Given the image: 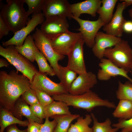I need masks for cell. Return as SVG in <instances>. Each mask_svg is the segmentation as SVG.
<instances>
[{
	"label": "cell",
	"instance_id": "60d3db41",
	"mask_svg": "<svg viewBox=\"0 0 132 132\" xmlns=\"http://www.w3.org/2000/svg\"><path fill=\"white\" fill-rule=\"evenodd\" d=\"M9 63L6 59L2 58L0 59V67H7L9 65Z\"/></svg>",
	"mask_w": 132,
	"mask_h": 132
},
{
	"label": "cell",
	"instance_id": "74e56055",
	"mask_svg": "<svg viewBox=\"0 0 132 132\" xmlns=\"http://www.w3.org/2000/svg\"><path fill=\"white\" fill-rule=\"evenodd\" d=\"M27 129V132H38L40 124L34 121L29 122Z\"/></svg>",
	"mask_w": 132,
	"mask_h": 132
},
{
	"label": "cell",
	"instance_id": "ba28073f",
	"mask_svg": "<svg viewBox=\"0 0 132 132\" xmlns=\"http://www.w3.org/2000/svg\"><path fill=\"white\" fill-rule=\"evenodd\" d=\"M81 37L80 32L68 30L50 39L52 47L56 52L61 55L67 56Z\"/></svg>",
	"mask_w": 132,
	"mask_h": 132
},
{
	"label": "cell",
	"instance_id": "484cf974",
	"mask_svg": "<svg viewBox=\"0 0 132 132\" xmlns=\"http://www.w3.org/2000/svg\"><path fill=\"white\" fill-rule=\"evenodd\" d=\"M92 121L91 115L86 114L84 118L80 116L76 122L70 124L68 132H93L89 126Z\"/></svg>",
	"mask_w": 132,
	"mask_h": 132
},
{
	"label": "cell",
	"instance_id": "d6986e66",
	"mask_svg": "<svg viewBox=\"0 0 132 132\" xmlns=\"http://www.w3.org/2000/svg\"><path fill=\"white\" fill-rule=\"evenodd\" d=\"M11 112L15 117L21 120L23 116L27 118L29 122L34 121L40 124L43 122V120L34 116L30 107L20 97L16 101Z\"/></svg>",
	"mask_w": 132,
	"mask_h": 132
},
{
	"label": "cell",
	"instance_id": "9c48e42d",
	"mask_svg": "<svg viewBox=\"0 0 132 132\" xmlns=\"http://www.w3.org/2000/svg\"><path fill=\"white\" fill-rule=\"evenodd\" d=\"M45 18L42 12L33 14L26 26L14 33L13 36L10 39L2 42L3 46L6 47L10 45L22 46L26 37L38 25L43 23L45 20Z\"/></svg>",
	"mask_w": 132,
	"mask_h": 132
},
{
	"label": "cell",
	"instance_id": "603a6c76",
	"mask_svg": "<svg viewBox=\"0 0 132 132\" xmlns=\"http://www.w3.org/2000/svg\"><path fill=\"white\" fill-rule=\"evenodd\" d=\"M117 0H102V6L97 11L100 18L105 25L109 23L112 19L113 10L118 1Z\"/></svg>",
	"mask_w": 132,
	"mask_h": 132
},
{
	"label": "cell",
	"instance_id": "8fae6325",
	"mask_svg": "<svg viewBox=\"0 0 132 132\" xmlns=\"http://www.w3.org/2000/svg\"><path fill=\"white\" fill-rule=\"evenodd\" d=\"M70 4L66 0H44L42 13L45 18L59 17L72 18Z\"/></svg>",
	"mask_w": 132,
	"mask_h": 132
},
{
	"label": "cell",
	"instance_id": "44dd1931",
	"mask_svg": "<svg viewBox=\"0 0 132 132\" xmlns=\"http://www.w3.org/2000/svg\"><path fill=\"white\" fill-rule=\"evenodd\" d=\"M20 54L29 60L31 62L35 60V54L38 49L35 44L32 35H29L25 40L22 45L20 46H15Z\"/></svg>",
	"mask_w": 132,
	"mask_h": 132
},
{
	"label": "cell",
	"instance_id": "4dcf8cb0",
	"mask_svg": "<svg viewBox=\"0 0 132 132\" xmlns=\"http://www.w3.org/2000/svg\"><path fill=\"white\" fill-rule=\"evenodd\" d=\"M27 5L28 9L26 13L28 16L31 14L39 13L42 11L44 0H23Z\"/></svg>",
	"mask_w": 132,
	"mask_h": 132
},
{
	"label": "cell",
	"instance_id": "3957f363",
	"mask_svg": "<svg viewBox=\"0 0 132 132\" xmlns=\"http://www.w3.org/2000/svg\"><path fill=\"white\" fill-rule=\"evenodd\" d=\"M6 2L1 6L0 16L14 33L26 26L28 16L23 7V0H6Z\"/></svg>",
	"mask_w": 132,
	"mask_h": 132
},
{
	"label": "cell",
	"instance_id": "52a82bcc",
	"mask_svg": "<svg viewBox=\"0 0 132 132\" xmlns=\"http://www.w3.org/2000/svg\"><path fill=\"white\" fill-rule=\"evenodd\" d=\"M47 75L38 72L31 83V88L42 91L52 96L69 93L68 89L65 84L55 82Z\"/></svg>",
	"mask_w": 132,
	"mask_h": 132
},
{
	"label": "cell",
	"instance_id": "f35d334b",
	"mask_svg": "<svg viewBox=\"0 0 132 132\" xmlns=\"http://www.w3.org/2000/svg\"><path fill=\"white\" fill-rule=\"evenodd\" d=\"M123 30L128 33H132V21L126 20L123 27Z\"/></svg>",
	"mask_w": 132,
	"mask_h": 132
},
{
	"label": "cell",
	"instance_id": "b9f144b4",
	"mask_svg": "<svg viewBox=\"0 0 132 132\" xmlns=\"http://www.w3.org/2000/svg\"><path fill=\"white\" fill-rule=\"evenodd\" d=\"M124 2L125 8L132 4V0H120Z\"/></svg>",
	"mask_w": 132,
	"mask_h": 132
},
{
	"label": "cell",
	"instance_id": "30bf717a",
	"mask_svg": "<svg viewBox=\"0 0 132 132\" xmlns=\"http://www.w3.org/2000/svg\"><path fill=\"white\" fill-rule=\"evenodd\" d=\"M72 18L78 23L80 27L77 29L81 33V37L87 46L92 48L95 43V37L99 30L105 23L99 18L95 21L81 19L73 16Z\"/></svg>",
	"mask_w": 132,
	"mask_h": 132
},
{
	"label": "cell",
	"instance_id": "2e32d148",
	"mask_svg": "<svg viewBox=\"0 0 132 132\" xmlns=\"http://www.w3.org/2000/svg\"><path fill=\"white\" fill-rule=\"evenodd\" d=\"M120 37L98 32L96 35L95 43L92 48L94 55L101 60L104 56V52L107 49L114 46L121 40Z\"/></svg>",
	"mask_w": 132,
	"mask_h": 132
},
{
	"label": "cell",
	"instance_id": "d4e9b609",
	"mask_svg": "<svg viewBox=\"0 0 132 132\" xmlns=\"http://www.w3.org/2000/svg\"><path fill=\"white\" fill-rule=\"evenodd\" d=\"M113 116L119 119L127 120L132 117V103L126 100H120L112 113Z\"/></svg>",
	"mask_w": 132,
	"mask_h": 132
},
{
	"label": "cell",
	"instance_id": "4316f807",
	"mask_svg": "<svg viewBox=\"0 0 132 132\" xmlns=\"http://www.w3.org/2000/svg\"><path fill=\"white\" fill-rule=\"evenodd\" d=\"M47 60L45 57L38 49L36 51L35 54V60L38 66V72L50 76L55 75L54 69L48 64Z\"/></svg>",
	"mask_w": 132,
	"mask_h": 132
},
{
	"label": "cell",
	"instance_id": "5bb4252c",
	"mask_svg": "<svg viewBox=\"0 0 132 132\" xmlns=\"http://www.w3.org/2000/svg\"><path fill=\"white\" fill-rule=\"evenodd\" d=\"M97 78L96 75L91 71L79 75L72 84L69 93L78 95L89 91L97 84Z\"/></svg>",
	"mask_w": 132,
	"mask_h": 132
},
{
	"label": "cell",
	"instance_id": "ab89813d",
	"mask_svg": "<svg viewBox=\"0 0 132 132\" xmlns=\"http://www.w3.org/2000/svg\"><path fill=\"white\" fill-rule=\"evenodd\" d=\"M6 132H27V129L21 130L18 128L16 124L10 125L6 128Z\"/></svg>",
	"mask_w": 132,
	"mask_h": 132
},
{
	"label": "cell",
	"instance_id": "cb8c5ba5",
	"mask_svg": "<svg viewBox=\"0 0 132 132\" xmlns=\"http://www.w3.org/2000/svg\"><path fill=\"white\" fill-rule=\"evenodd\" d=\"M80 115L78 114L56 115L50 118L55 120L56 125L53 132H68L71 122Z\"/></svg>",
	"mask_w": 132,
	"mask_h": 132
},
{
	"label": "cell",
	"instance_id": "ac0fdd59",
	"mask_svg": "<svg viewBox=\"0 0 132 132\" xmlns=\"http://www.w3.org/2000/svg\"><path fill=\"white\" fill-rule=\"evenodd\" d=\"M101 0H86L70 5L71 12L74 17H79L84 13L90 15L95 17L97 11L101 6Z\"/></svg>",
	"mask_w": 132,
	"mask_h": 132
},
{
	"label": "cell",
	"instance_id": "d6a6232c",
	"mask_svg": "<svg viewBox=\"0 0 132 132\" xmlns=\"http://www.w3.org/2000/svg\"><path fill=\"white\" fill-rule=\"evenodd\" d=\"M21 98L30 106L40 104L34 90L31 88L24 92Z\"/></svg>",
	"mask_w": 132,
	"mask_h": 132
},
{
	"label": "cell",
	"instance_id": "7bdbcfd3",
	"mask_svg": "<svg viewBox=\"0 0 132 132\" xmlns=\"http://www.w3.org/2000/svg\"><path fill=\"white\" fill-rule=\"evenodd\" d=\"M129 15L132 21V8L128 11Z\"/></svg>",
	"mask_w": 132,
	"mask_h": 132
},
{
	"label": "cell",
	"instance_id": "f1b7e54d",
	"mask_svg": "<svg viewBox=\"0 0 132 132\" xmlns=\"http://www.w3.org/2000/svg\"><path fill=\"white\" fill-rule=\"evenodd\" d=\"M91 115L93 121L92 128L93 132H116L119 130L117 128L112 127L111 121L109 119L107 118L104 121L100 122L93 113H91Z\"/></svg>",
	"mask_w": 132,
	"mask_h": 132
},
{
	"label": "cell",
	"instance_id": "277c9868",
	"mask_svg": "<svg viewBox=\"0 0 132 132\" xmlns=\"http://www.w3.org/2000/svg\"><path fill=\"white\" fill-rule=\"evenodd\" d=\"M0 55L13 65L17 71L27 77L31 83L32 82L38 71L29 60L18 52L15 46L10 45L4 48L0 45Z\"/></svg>",
	"mask_w": 132,
	"mask_h": 132
},
{
	"label": "cell",
	"instance_id": "8d00e7d4",
	"mask_svg": "<svg viewBox=\"0 0 132 132\" xmlns=\"http://www.w3.org/2000/svg\"><path fill=\"white\" fill-rule=\"evenodd\" d=\"M10 31L2 17L0 16V39L7 35Z\"/></svg>",
	"mask_w": 132,
	"mask_h": 132
},
{
	"label": "cell",
	"instance_id": "bcb514c9",
	"mask_svg": "<svg viewBox=\"0 0 132 132\" xmlns=\"http://www.w3.org/2000/svg\"></svg>",
	"mask_w": 132,
	"mask_h": 132
},
{
	"label": "cell",
	"instance_id": "1f68e13d",
	"mask_svg": "<svg viewBox=\"0 0 132 132\" xmlns=\"http://www.w3.org/2000/svg\"><path fill=\"white\" fill-rule=\"evenodd\" d=\"M33 89L35 91L40 104L44 108L54 101L52 97L46 93L36 89Z\"/></svg>",
	"mask_w": 132,
	"mask_h": 132
},
{
	"label": "cell",
	"instance_id": "6da1fadb",
	"mask_svg": "<svg viewBox=\"0 0 132 132\" xmlns=\"http://www.w3.org/2000/svg\"><path fill=\"white\" fill-rule=\"evenodd\" d=\"M29 79L17 71H11L9 73L0 71V103L1 107L10 111L17 100L31 88Z\"/></svg>",
	"mask_w": 132,
	"mask_h": 132
},
{
	"label": "cell",
	"instance_id": "f546056e",
	"mask_svg": "<svg viewBox=\"0 0 132 132\" xmlns=\"http://www.w3.org/2000/svg\"><path fill=\"white\" fill-rule=\"evenodd\" d=\"M60 82L65 84L69 90L73 81L77 77V74L67 66H63L60 65Z\"/></svg>",
	"mask_w": 132,
	"mask_h": 132
},
{
	"label": "cell",
	"instance_id": "7c38bea8",
	"mask_svg": "<svg viewBox=\"0 0 132 132\" xmlns=\"http://www.w3.org/2000/svg\"><path fill=\"white\" fill-rule=\"evenodd\" d=\"M69 24L66 18L59 17L48 18L42 24L40 30L50 39L68 30Z\"/></svg>",
	"mask_w": 132,
	"mask_h": 132
},
{
	"label": "cell",
	"instance_id": "9a60e30c",
	"mask_svg": "<svg viewBox=\"0 0 132 132\" xmlns=\"http://www.w3.org/2000/svg\"><path fill=\"white\" fill-rule=\"evenodd\" d=\"M121 1L118 3L111 20L105 25L103 28L106 33L120 38L122 35L123 25L126 21L122 15L123 11L126 8L125 4L124 2Z\"/></svg>",
	"mask_w": 132,
	"mask_h": 132
},
{
	"label": "cell",
	"instance_id": "7402d4cb",
	"mask_svg": "<svg viewBox=\"0 0 132 132\" xmlns=\"http://www.w3.org/2000/svg\"><path fill=\"white\" fill-rule=\"evenodd\" d=\"M44 118L56 115H67L71 114L68 106L65 102L60 101H54L44 108Z\"/></svg>",
	"mask_w": 132,
	"mask_h": 132
},
{
	"label": "cell",
	"instance_id": "5b68a950",
	"mask_svg": "<svg viewBox=\"0 0 132 132\" xmlns=\"http://www.w3.org/2000/svg\"><path fill=\"white\" fill-rule=\"evenodd\" d=\"M132 49L128 42L121 40L113 47L106 49L104 56L118 67L128 72L132 66Z\"/></svg>",
	"mask_w": 132,
	"mask_h": 132
},
{
	"label": "cell",
	"instance_id": "7a4b0ae2",
	"mask_svg": "<svg viewBox=\"0 0 132 132\" xmlns=\"http://www.w3.org/2000/svg\"><path fill=\"white\" fill-rule=\"evenodd\" d=\"M52 97L56 101L65 102L68 106L82 109L88 112H91L97 107L105 106L112 108H115L116 107L113 102L102 99L91 90L80 95H73L68 93L54 96Z\"/></svg>",
	"mask_w": 132,
	"mask_h": 132
},
{
	"label": "cell",
	"instance_id": "4fadbf2b",
	"mask_svg": "<svg viewBox=\"0 0 132 132\" xmlns=\"http://www.w3.org/2000/svg\"><path fill=\"white\" fill-rule=\"evenodd\" d=\"M84 41L81 37L67 55L68 61L67 66L78 75L87 72L84 58Z\"/></svg>",
	"mask_w": 132,
	"mask_h": 132
},
{
	"label": "cell",
	"instance_id": "d590c367",
	"mask_svg": "<svg viewBox=\"0 0 132 132\" xmlns=\"http://www.w3.org/2000/svg\"><path fill=\"white\" fill-rule=\"evenodd\" d=\"M33 114L41 120L44 118V108L40 104H35L30 106Z\"/></svg>",
	"mask_w": 132,
	"mask_h": 132
},
{
	"label": "cell",
	"instance_id": "ee69618b",
	"mask_svg": "<svg viewBox=\"0 0 132 132\" xmlns=\"http://www.w3.org/2000/svg\"><path fill=\"white\" fill-rule=\"evenodd\" d=\"M131 72L132 74V66L131 67Z\"/></svg>",
	"mask_w": 132,
	"mask_h": 132
},
{
	"label": "cell",
	"instance_id": "ffe728a7",
	"mask_svg": "<svg viewBox=\"0 0 132 132\" xmlns=\"http://www.w3.org/2000/svg\"><path fill=\"white\" fill-rule=\"evenodd\" d=\"M28 121H22L15 117L11 111L0 107V132H4V129L11 125L18 124L20 126H27Z\"/></svg>",
	"mask_w": 132,
	"mask_h": 132
},
{
	"label": "cell",
	"instance_id": "e575fe53",
	"mask_svg": "<svg viewBox=\"0 0 132 132\" xmlns=\"http://www.w3.org/2000/svg\"><path fill=\"white\" fill-rule=\"evenodd\" d=\"M49 118H45L44 123L40 124L39 131L40 132H53L56 125L57 122L54 119L50 121Z\"/></svg>",
	"mask_w": 132,
	"mask_h": 132
},
{
	"label": "cell",
	"instance_id": "f6af8a7d",
	"mask_svg": "<svg viewBox=\"0 0 132 132\" xmlns=\"http://www.w3.org/2000/svg\"><path fill=\"white\" fill-rule=\"evenodd\" d=\"M38 132H40V131H39Z\"/></svg>",
	"mask_w": 132,
	"mask_h": 132
},
{
	"label": "cell",
	"instance_id": "e0dca14e",
	"mask_svg": "<svg viewBox=\"0 0 132 132\" xmlns=\"http://www.w3.org/2000/svg\"><path fill=\"white\" fill-rule=\"evenodd\" d=\"M99 66L101 69L97 73V77L101 81H107L111 77L121 76L132 82V79L128 75V72L118 67L108 59H101Z\"/></svg>",
	"mask_w": 132,
	"mask_h": 132
},
{
	"label": "cell",
	"instance_id": "83f0119b",
	"mask_svg": "<svg viewBox=\"0 0 132 132\" xmlns=\"http://www.w3.org/2000/svg\"><path fill=\"white\" fill-rule=\"evenodd\" d=\"M118 83L116 94L117 98L119 100H127L132 103V82L128 80L122 83L119 81Z\"/></svg>",
	"mask_w": 132,
	"mask_h": 132
},
{
	"label": "cell",
	"instance_id": "8992f818",
	"mask_svg": "<svg viewBox=\"0 0 132 132\" xmlns=\"http://www.w3.org/2000/svg\"><path fill=\"white\" fill-rule=\"evenodd\" d=\"M36 46L49 62L53 69L55 75L60 79V65L59 61L63 59L65 56L61 55L54 49L50 39L46 37L37 28L32 35Z\"/></svg>",
	"mask_w": 132,
	"mask_h": 132
},
{
	"label": "cell",
	"instance_id": "836d02e7",
	"mask_svg": "<svg viewBox=\"0 0 132 132\" xmlns=\"http://www.w3.org/2000/svg\"><path fill=\"white\" fill-rule=\"evenodd\" d=\"M121 129L120 132H132V117L127 120L119 119L118 122L112 125Z\"/></svg>",
	"mask_w": 132,
	"mask_h": 132
}]
</instances>
